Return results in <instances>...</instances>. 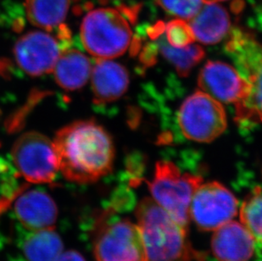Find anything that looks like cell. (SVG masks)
I'll return each instance as SVG.
<instances>
[{"label": "cell", "instance_id": "ba28073f", "mask_svg": "<svg viewBox=\"0 0 262 261\" xmlns=\"http://www.w3.org/2000/svg\"><path fill=\"white\" fill-rule=\"evenodd\" d=\"M237 211V199L230 190L218 182L200 185L189 207L190 219L203 232L215 231L232 221Z\"/></svg>", "mask_w": 262, "mask_h": 261}, {"label": "cell", "instance_id": "ffe728a7", "mask_svg": "<svg viewBox=\"0 0 262 261\" xmlns=\"http://www.w3.org/2000/svg\"><path fill=\"white\" fill-rule=\"evenodd\" d=\"M240 221L255 243L262 246V191L256 187L243 202L239 209Z\"/></svg>", "mask_w": 262, "mask_h": 261}, {"label": "cell", "instance_id": "2e32d148", "mask_svg": "<svg viewBox=\"0 0 262 261\" xmlns=\"http://www.w3.org/2000/svg\"><path fill=\"white\" fill-rule=\"evenodd\" d=\"M53 71L55 81L61 89L75 91L87 83L91 77L92 64L79 50L67 49L59 55Z\"/></svg>", "mask_w": 262, "mask_h": 261}, {"label": "cell", "instance_id": "52a82bcc", "mask_svg": "<svg viewBox=\"0 0 262 261\" xmlns=\"http://www.w3.org/2000/svg\"><path fill=\"white\" fill-rule=\"evenodd\" d=\"M97 261H147L139 226L128 220L99 222L94 239Z\"/></svg>", "mask_w": 262, "mask_h": 261}, {"label": "cell", "instance_id": "6da1fadb", "mask_svg": "<svg viewBox=\"0 0 262 261\" xmlns=\"http://www.w3.org/2000/svg\"><path fill=\"white\" fill-rule=\"evenodd\" d=\"M53 143L59 170L67 180L94 183L112 170L113 140L95 121H75L64 126L58 130Z\"/></svg>", "mask_w": 262, "mask_h": 261}, {"label": "cell", "instance_id": "3957f363", "mask_svg": "<svg viewBox=\"0 0 262 261\" xmlns=\"http://www.w3.org/2000/svg\"><path fill=\"white\" fill-rule=\"evenodd\" d=\"M81 39L89 54L99 59L121 56L133 42L128 20L113 8H98L88 13L81 25Z\"/></svg>", "mask_w": 262, "mask_h": 261}, {"label": "cell", "instance_id": "7402d4cb", "mask_svg": "<svg viewBox=\"0 0 262 261\" xmlns=\"http://www.w3.org/2000/svg\"><path fill=\"white\" fill-rule=\"evenodd\" d=\"M159 5L177 19L190 20L204 5V0H157Z\"/></svg>", "mask_w": 262, "mask_h": 261}, {"label": "cell", "instance_id": "7c38bea8", "mask_svg": "<svg viewBox=\"0 0 262 261\" xmlns=\"http://www.w3.org/2000/svg\"><path fill=\"white\" fill-rule=\"evenodd\" d=\"M15 214L20 224L28 232L54 229L58 208L49 193L40 189L23 192L15 200Z\"/></svg>", "mask_w": 262, "mask_h": 261}, {"label": "cell", "instance_id": "5b68a950", "mask_svg": "<svg viewBox=\"0 0 262 261\" xmlns=\"http://www.w3.org/2000/svg\"><path fill=\"white\" fill-rule=\"evenodd\" d=\"M178 125L186 138L210 143L227 128L225 110L220 102L204 92H196L183 101L178 112Z\"/></svg>", "mask_w": 262, "mask_h": 261}, {"label": "cell", "instance_id": "e0dca14e", "mask_svg": "<svg viewBox=\"0 0 262 261\" xmlns=\"http://www.w3.org/2000/svg\"><path fill=\"white\" fill-rule=\"evenodd\" d=\"M165 24L158 23L148 29V36L156 41V47L162 56L170 62L181 77H187L204 59L205 53L203 49L195 45H189L184 48L172 47L165 37Z\"/></svg>", "mask_w": 262, "mask_h": 261}, {"label": "cell", "instance_id": "277c9868", "mask_svg": "<svg viewBox=\"0 0 262 261\" xmlns=\"http://www.w3.org/2000/svg\"><path fill=\"white\" fill-rule=\"evenodd\" d=\"M202 182L199 176L182 172L174 163L161 160L156 163L153 180L148 184L153 200L188 230L191 200Z\"/></svg>", "mask_w": 262, "mask_h": 261}, {"label": "cell", "instance_id": "44dd1931", "mask_svg": "<svg viewBox=\"0 0 262 261\" xmlns=\"http://www.w3.org/2000/svg\"><path fill=\"white\" fill-rule=\"evenodd\" d=\"M165 37L169 45L175 48H184L192 45L194 36L187 20L176 19L165 25Z\"/></svg>", "mask_w": 262, "mask_h": 261}, {"label": "cell", "instance_id": "30bf717a", "mask_svg": "<svg viewBox=\"0 0 262 261\" xmlns=\"http://www.w3.org/2000/svg\"><path fill=\"white\" fill-rule=\"evenodd\" d=\"M201 91L224 104L235 106L250 94V84L233 67L221 61H208L199 75Z\"/></svg>", "mask_w": 262, "mask_h": 261}, {"label": "cell", "instance_id": "8fae6325", "mask_svg": "<svg viewBox=\"0 0 262 261\" xmlns=\"http://www.w3.org/2000/svg\"><path fill=\"white\" fill-rule=\"evenodd\" d=\"M234 62L250 84V94L236 108L238 122L262 123V45H250L235 57Z\"/></svg>", "mask_w": 262, "mask_h": 261}, {"label": "cell", "instance_id": "ac0fdd59", "mask_svg": "<svg viewBox=\"0 0 262 261\" xmlns=\"http://www.w3.org/2000/svg\"><path fill=\"white\" fill-rule=\"evenodd\" d=\"M20 247L28 261H55L64 249L62 239L54 229L28 232Z\"/></svg>", "mask_w": 262, "mask_h": 261}, {"label": "cell", "instance_id": "8992f818", "mask_svg": "<svg viewBox=\"0 0 262 261\" xmlns=\"http://www.w3.org/2000/svg\"><path fill=\"white\" fill-rule=\"evenodd\" d=\"M11 156L18 172L29 183H52L59 171L54 143L37 132L17 138Z\"/></svg>", "mask_w": 262, "mask_h": 261}, {"label": "cell", "instance_id": "4fadbf2b", "mask_svg": "<svg viewBox=\"0 0 262 261\" xmlns=\"http://www.w3.org/2000/svg\"><path fill=\"white\" fill-rule=\"evenodd\" d=\"M255 244L245 226L232 220L215 230L211 249L218 261H248L254 254Z\"/></svg>", "mask_w": 262, "mask_h": 261}, {"label": "cell", "instance_id": "9a60e30c", "mask_svg": "<svg viewBox=\"0 0 262 261\" xmlns=\"http://www.w3.org/2000/svg\"><path fill=\"white\" fill-rule=\"evenodd\" d=\"M194 39L204 45H215L230 32V15L217 3H204L201 10L188 20Z\"/></svg>", "mask_w": 262, "mask_h": 261}, {"label": "cell", "instance_id": "5bb4252c", "mask_svg": "<svg viewBox=\"0 0 262 261\" xmlns=\"http://www.w3.org/2000/svg\"><path fill=\"white\" fill-rule=\"evenodd\" d=\"M91 83L96 104L117 101L127 91L128 72L123 66L117 62L99 59L92 70Z\"/></svg>", "mask_w": 262, "mask_h": 261}, {"label": "cell", "instance_id": "cb8c5ba5", "mask_svg": "<svg viewBox=\"0 0 262 261\" xmlns=\"http://www.w3.org/2000/svg\"><path fill=\"white\" fill-rule=\"evenodd\" d=\"M55 261H86L82 254L75 250L62 252Z\"/></svg>", "mask_w": 262, "mask_h": 261}, {"label": "cell", "instance_id": "7a4b0ae2", "mask_svg": "<svg viewBox=\"0 0 262 261\" xmlns=\"http://www.w3.org/2000/svg\"><path fill=\"white\" fill-rule=\"evenodd\" d=\"M135 214L147 261H193L198 258L187 237L188 230L153 199H143L137 206Z\"/></svg>", "mask_w": 262, "mask_h": 261}, {"label": "cell", "instance_id": "9c48e42d", "mask_svg": "<svg viewBox=\"0 0 262 261\" xmlns=\"http://www.w3.org/2000/svg\"><path fill=\"white\" fill-rule=\"evenodd\" d=\"M71 39L41 31L23 35L15 42L14 54L20 69L32 77H40L52 72L59 55L69 49Z\"/></svg>", "mask_w": 262, "mask_h": 261}, {"label": "cell", "instance_id": "d6986e66", "mask_svg": "<svg viewBox=\"0 0 262 261\" xmlns=\"http://www.w3.org/2000/svg\"><path fill=\"white\" fill-rule=\"evenodd\" d=\"M71 0H26L28 20L35 27L52 31L63 25Z\"/></svg>", "mask_w": 262, "mask_h": 261}, {"label": "cell", "instance_id": "d4e9b609", "mask_svg": "<svg viewBox=\"0 0 262 261\" xmlns=\"http://www.w3.org/2000/svg\"><path fill=\"white\" fill-rule=\"evenodd\" d=\"M221 1H227V0H204L205 3H217Z\"/></svg>", "mask_w": 262, "mask_h": 261}, {"label": "cell", "instance_id": "603a6c76", "mask_svg": "<svg viewBox=\"0 0 262 261\" xmlns=\"http://www.w3.org/2000/svg\"><path fill=\"white\" fill-rule=\"evenodd\" d=\"M16 174L10 163L0 156V193L10 195L15 187Z\"/></svg>", "mask_w": 262, "mask_h": 261}]
</instances>
